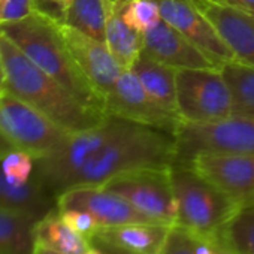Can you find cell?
Returning a JSON list of instances; mask_svg holds the SVG:
<instances>
[{
    "mask_svg": "<svg viewBox=\"0 0 254 254\" xmlns=\"http://www.w3.org/2000/svg\"><path fill=\"white\" fill-rule=\"evenodd\" d=\"M0 54L5 67V87L62 129L73 133L102 123L108 115L81 103L59 81L38 67L12 41L0 32Z\"/></svg>",
    "mask_w": 254,
    "mask_h": 254,
    "instance_id": "6da1fadb",
    "label": "cell"
},
{
    "mask_svg": "<svg viewBox=\"0 0 254 254\" xmlns=\"http://www.w3.org/2000/svg\"><path fill=\"white\" fill-rule=\"evenodd\" d=\"M0 32L81 103L105 114V100L75 63L62 36L57 18L38 11L21 21L0 23Z\"/></svg>",
    "mask_w": 254,
    "mask_h": 254,
    "instance_id": "7a4b0ae2",
    "label": "cell"
},
{
    "mask_svg": "<svg viewBox=\"0 0 254 254\" xmlns=\"http://www.w3.org/2000/svg\"><path fill=\"white\" fill-rule=\"evenodd\" d=\"M174 162V135L124 120L118 132L76 174L69 189L102 186L121 172L148 166H168Z\"/></svg>",
    "mask_w": 254,
    "mask_h": 254,
    "instance_id": "3957f363",
    "label": "cell"
},
{
    "mask_svg": "<svg viewBox=\"0 0 254 254\" xmlns=\"http://www.w3.org/2000/svg\"><path fill=\"white\" fill-rule=\"evenodd\" d=\"M171 177L178 209L177 224L211 241L239 205L186 162H174Z\"/></svg>",
    "mask_w": 254,
    "mask_h": 254,
    "instance_id": "277c9868",
    "label": "cell"
},
{
    "mask_svg": "<svg viewBox=\"0 0 254 254\" xmlns=\"http://www.w3.org/2000/svg\"><path fill=\"white\" fill-rule=\"evenodd\" d=\"M124 120L108 115L90 129L69 133L64 142L51 154L36 159V178L57 197L67 190L82 166L118 132Z\"/></svg>",
    "mask_w": 254,
    "mask_h": 254,
    "instance_id": "5b68a950",
    "label": "cell"
},
{
    "mask_svg": "<svg viewBox=\"0 0 254 254\" xmlns=\"http://www.w3.org/2000/svg\"><path fill=\"white\" fill-rule=\"evenodd\" d=\"M197 154L254 156V118L230 115L206 124L183 121L175 133V162H189Z\"/></svg>",
    "mask_w": 254,
    "mask_h": 254,
    "instance_id": "8992f818",
    "label": "cell"
},
{
    "mask_svg": "<svg viewBox=\"0 0 254 254\" xmlns=\"http://www.w3.org/2000/svg\"><path fill=\"white\" fill-rule=\"evenodd\" d=\"M177 112L184 123L206 124L232 115V94L221 67L177 69Z\"/></svg>",
    "mask_w": 254,
    "mask_h": 254,
    "instance_id": "52a82bcc",
    "label": "cell"
},
{
    "mask_svg": "<svg viewBox=\"0 0 254 254\" xmlns=\"http://www.w3.org/2000/svg\"><path fill=\"white\" fill-rule=\"evenodd\" d=\"M0 133L15 148L42 159L57 150L70 132L9 91L0 90Z\"/></svg>",
    "mask_w": 254,
    "mask_h": 254,
    "instance_id": "ba28073f",
    "label": "cell"
},
{
    "mask_svg": "<svg viewBox=\"0 0 254 254\" xmlns=\"http://www.w3.org/2000/svg\"><path fill=\"white\" fill-rule=\"evenodd\" d=\"M102 187L123 196L139 212L157 223L177 224L178 209L172 187L171 165L121 172L102 184Z\"/></svg>",
    "mask_w": 254,
    "mask_h": 254,
    "instance_id": "9c48e42d",
    "label": "cell"
},
{
    "mask_svg": "<svg viewBox=\"0 0 254 254\" xmlns=\"http://www.w3.org/2000/svg\"><path fill=\"white\" fill-rule=\"evenodd\" d=\"M105 114L148 126L175 136L183 120L160 106L142 87L132 70H124L105 97Z\"/></svg>",
    "mask_w": 254,
    "mask_h": 254,
    "instance_id": "30bf717a",
    "label": "cell"
},
{
    "mask_svg": "<svg viewBox=\"0 0 254 254\" xmlns=\"http://www.w3.org/2000/svg\"><path fill=\"white\" fill-rule=\"evenodd\" d=\"M162 18L199 48L215 66L233 62L235 56L212 23L193 0H156Z\"/></svg>",
    "mask_w": 254,
    "mask_h": 254,
    "instance_id": "8fae6325",
    "label": "cell"
},
{
    "mask_svg": "<svg viewBox=\"0 0 254 254\" xmlns=\"http://www.w3.org/2000/svg\"><path fill=\"white\" fill-rule=\"evenodd\" d=\"M56 208L79 209L90 214L100 227H114L127 223L154 221L139 212L123 196L102 186H78L57 194ZM157 223V221H156Z\"/></svg>",
    "mask_w": 254,
    "mask_h": 254,
    "instance_id": "7c38bea8",
    "label": "cell"
},
{
    "mask_svg": "<svg viewBox=\"0 0 254 254\" xmlns=\"http://www.w3.org/2000/svg\"><path fill=\"white\" fill-rule=\"evenodd\" d=\"M239 206L254 203V156L197 154L186 162Z\"/></svg>",
    "mask_w": 254,
    "mask_h": 254,
    "instance_id": "4fadbf2b",
    "label": "cell"
},
{
    "mask_svg": "<svg viewBox=\"0 0 254 254\" xmlns=\"http://www.w3.org/2000/svg\"><path fill=\"white\" fill-rule=\"evenodd\" d=\"M59 29L62 36L84 76L93 85V88L105 97L109 94L117 79L124 72L123 66L108 50L106 44L99 42L59 20Z\"/></svg>",
    "mask_w": 254,
    "mask_h": 254,
    "instance_id": "5bb4252c",
    "label": "cell"
},
{
    "mask_svg": "<svg viewBox=\"0 0 254 254\" xmlns=\"http://www.w3.org/2000/svg\"><path fill=\"white\" fill-rule=\"evenodd\" d=\"M144 35V53L175 69L218 67L163 18Z\"/></svg>",
    "mask_w": 254,
    "mask_h": 254,
    "instance_id": "9a60e30c",
    "label": "cell"
},
{
    "mask_svg": "<svg viewBox=\"0 0 254 254\" xmlns=\"http://www.w3.org/2000/svg\"><path fill=\"white\" fill-rule=\"evenodd\" d=\"M197 8L212 23L235 60L254 66V15L211 0Z\"/></svg>",
    "mask_w": 254,
    "mask_h": 254,
    "instance_id": "2e32d148",
    "label": "cell"
},
{
    "mask_svg": "<svg viewBox=\"0 0 254 254\" xmlns=\"http://www.w3.org/2000/svg\"><path fill=\"white\" fill-rule=\"evenodd\" d=\"M169 229L171 226L156 221L127 223L114 227H100L91 241L96 239L133 253L160 254Z\"/></svg>",
    "mask_w": 254,
    "mask_h": 254,
    "instance_id": "e0dca14e",
    "label": "cell"
},
{
    "mask_svg": "<svg viewBox=\"0 0 254 254\" xmlns=\"http://www.w3.org/2000/svg\"><path fill=\"white\" fill-rule=\"evenodd\" d=\"M130 70L138 76L145 91L160 106L178 115L177 112V69L175 67L160 63L142 51Z\"/></svg>",
    "mask_w": 254,
    "mask_h": 254,
    "instance_id": "ac0fdd59",
    "label": "cell"
},
{
    "mask_svg": "<svg viewBox=\"0 0 254 254\" xmlns=\"http://www.w3.org/2000/svg\"><path fill=\"white\" fill-rule=\"evenodd\" d=\"M0 208L21 211L42 218L56 208V196L41 184L36 175L26 184H14L0 168Z\"/></svg>",
    "mask_w": 254,
    "mask_h": 254,
    "instance_id": "d6986e66",
    "label": "cell"
},
{
    "mask_svg": "<svg viewBox=\"0 0 254 254\" xmlns=\"http://www.w3.org/2000/svg\"><path fill=\"white\" fill-rule=\"evenodd\" d=\"M35 245L62 253V254H85L91 242L72 230L60 217L57 208L39 218L33 227Z\"/></svg>",
    "mask_w": 254,
    "mask_h": 254,
    "instance_id": "ffe728a7",
    "label": "cell"
},
{
    "mask_svg": "<svg viewBox=\"0 0 254 254\" xmlns=\"http://www.w3.org/2000/svg\"><path fill=\"white\" fill-rule=\"evenodd\" d=\"M105 44L123 69L130 70L144 51V35L124 21L121 9H111Z\"/></svg>",
    "mask_w": 254,
    "mask_h": 254,
    "instance_id": "44dd1931",
    "label": "cell"
},
{
    "mask_svg": "<svg viewBox=\"0 0 254 254\" xmlns=\"http://www.w3.org/2000/svg\"><path fill=\"white\" fill-rule=\"evenodd\" d=\"M211 241L223 254H254V203L239 206Z\"/></svg>",
    "mask_w": 254,
    "mask_h": 254,
    "instance_id": "7402d4cb",
    "label": "cell"
},
{
    "mask_svg": "<svg viewBox=\"0 0 254 254\" xmlns=\"http://www.w3.org/2000/svg\"><path fill=\"white\" fill-rule=\"evenodd\" d=\"M38 220L27 212L0 208V254H33Z\"/></svg>",
    "mask_w": 254,
    "mask_h": 254,
    "instance_id": "603a6c76",
    "label": "cell"
},
{
    "mask_svg": "<svg viewBox=\"0 0 254 254\" xmlns=\"http://www.w3.org/2000/svg\"><path fill=\"white\" fill-rule=\"evenodd\" d=\"M109 15L111 5L108 0H72L64 8L60 21L105 44Z\"/></svg>",
    "mask_w": 254,
    "mask_h": 254,
    "instance_id": "cb8c5ba5",
    "label": "cell"
},
{
    "mask_svg": "<svg viewBox=\"0 0 254 254\" xmlns=\"http://www.w3.org/2000/svg\"><path fill=\"white\" fill-rule=\"evenodd\" d=\"M221 72L232 94V115L254 118V66L233 60Z\"/></svg>",
    "mask_w": 254,
    "mask_h": 254,
    "instance_id": "d4e9b609",
    "label": "cell"
},
{
    "mask_svg": "<svg viewBox=\"0 0 254 254\" xmlns=\"http://www.w3.org/2000/svg\"><path fill=\"white\" fill-rule=\"evenodd\" d=\"M121 15L127 24L141 33H145L162 20L156 0H132L121 8Z\"/></svg>",
    "mask_w": 254,
    "mask_h": 254,
    "instance_id": "484cf974",
    "label": "cell"
},
{
    "mask_svg": "<svg viewBox=\"0 0 254 254\" xmlns=\"http://www.w3.org/2000/svg\"><path fill=\"white\" fill-rule=\"evenodd\" d=\"M0 168L11 183L26 184L35 178L36 159L27 151L15 148L0 160Z\"/></svg>",
    "mask_w": 254,
    "mask_h": 254,
    "instance_id": "4316f807",
    "label": "cell"
},
{
    "mask_svg": "<svg viewBox=\"0 0 254 254\" xmlns=\"http://www.w3.org/2000/svg\"><path fill=\"white\" fill-rule=\"evenodd\" d=\"M160 254H196L194 235L178 224L171 226Z\"/></svg>",
    "mask_w": 254,
    "mask_h": 254,
    "instance_id": "83f0119b",
    "label": "cell"
},
{
    "mask_svg": "<svg viewBox=\"0 0 254 254\" xmlns=\"http://www.w3.org/2000/svg\"><path fill=\"white\" fill-rule=\"evenodd\" d=\"M59 212H60L62 220L72 230L79 233L81 236L91 241V238L96 235L99 226H97V223L94 221V218L90 214H87L84 211H79V209H63V211L59 209Z\"/></svg>",
    "mask_w": 254,
    "mask_h": 254,
    "instance_id": "f1b7e54d",
    "label": "cell"
},
{
    "mask_svg": "<svg viewBox=\"0 0 254 254\" xmlns=\"http://www.w3.org/2000/svg\"><path fill=\"white\" fill-rule=\"evenodd\" d=\"M38 11H41L38 0H6L0 23L21 21V20L32 17Z\"/></svg>",
    "mask_w": 254,
    "mask_h": 254,
    "instance_id": "f546056e",
    "label": "cell"
},
{
    "mask_svg": "<svg viewBox=\"0 0 254 254\" xmlns=\"http://www.w3.org/2000/svg\"><path fill=\"white\" fill-rule=\"evenodd\" d=\"M211 2H215V3H220L224 6H230V8H235L242 12L254 15V0H211Z\"/></svg>",
    "mask_w": 254,
    "mask_h": 254,
    "instance_id": "4dcf8cb0",
    "label": "cell"
},
{
    "mask_svg": "<svg viewBox=\"0 0 254 254\" xmlns=\"http://www.w3.org/2000/svg\"><path fill=\"white\" fill-rule=\"evenodd\" d=\"M39 9L57 20H62L63 17V9L59 3V0H38Z\"/></svg>",
    "mask_w": 254,
    "mask_h": 254,
    "instance_id": "1f68e13d",
    "label": "cell"
},
{
    "mask_svg": "<svg viewBox=\"0 0 254 254\" xmlns=\"http://www.w3.org/2000/svg\"><path fill=\"white\" fill-rule=\"evenodd\" d=\"M91 244L97 245L105 254H142V253H133V251H127V250H121V248H117L114 245H109V244H105V242H100V241H90Z\"/></svg>",
    "mask_w": 254,
    "mask_h": 254,
    "instance_id": "d6a6232c",
    "label": "cell"
},
{
    "mask_svg": "<svg viewBox=\"0 0 254 254\" xmlns=\"http://www.w3.org/2000/svg\"><path fill=\"white\" fill-rule=\"evenodd\" d=\"M12 150H15V147L2 135L0 133V160H2L9 151H12Z\"/></svg>",
    "mask_w": 254,
    "mask_h": 254,
    "instance_id": "836d02e7",
    "label": "cell"
},
{
    "mask_svg": "<svg viewBox=\"0 0 254 254\" xmlns=\"http://www.w3.org/2000/svg\"><path fill=\"white\" fill-rule=\"evenodd\" d=\"M109 5H111V9H121L124 5H127L132 0H108Z\"/></svg>",
    "mask_w": 254,
    "mask_h": 254,
    "instance_id": "e575fe53",
    "label": "cell"
},
{
    "mask_svg": "<svg viewBox=\"0 0 254 254\" xmlns=\"http://www.w3.org/2000/svg\"><path fill=\"white\" fill-rule=\"evenodd\" d=\"M33 254H62V253H57V251H53V250H48V248H44V247L35 245Z\"/></svg>",
    "mask_w": 254,
    "mask_h": 254,
    "instance_id": "d590c367",
    "label": "cell"
},
{
    "mask_svg": "<svg viewBox=\"0 0 254 254\" xmlns=\"http://www.w3.org/2000/svg\"><path fill=\"white\" fill-rule=\"evenodd\" d=\"M5 87V67L2 62V54H0V90H3Z\"/></svg>",
    "mask_w": 254,
    "mask_h": 254,
    "instance_id": "8d00e7d4",
    "label": "cell"
},
{
    "mask_svg": "<svg viewBox=\"0 0 254 254\" xmlns=\"http://www.w3.org/2000/svg\"><path fill=\"white\" fill-rule=\"evenodd\" d=\"M70 2H72V0H59V3H60V6H62L63 11H64V8H66Z\"/></svg>",
    "mask_w": 254,
    "mask_h": 254,
    "instance_id": "74e56055",
    "label": "cell"
},
{
    "mask_svg": "<svg viewBox=\"0 0 254 254\" xmlns=\"http://www.w3.org/2000/svg\"><path fill=\"white\" fill-rule=\"evenodd\" d=\"M5 3H6V0H0V20H2V11H3Z\"/></svg>",
    "mask_w": 254,
    "mask_h": 254,
    "instance_id": "f35d334b",
    "label": "cell"
},
{
    "mask_svg": "<svg viewBox=\"0 0 254 254\" xmlns=\"http://www.w3.org/2000/svg\"><path fill=\"white\" fill-rule=\"evenodd\" d=\"M193 2H194L197 6H200V5H203L205 2H208V0H193Z\"/></svg>",
    "mask_w": 254,
    "mask_h": 254,
    "instance_id": "ab89813d",
    "label": "cell"
}]
</instances>
